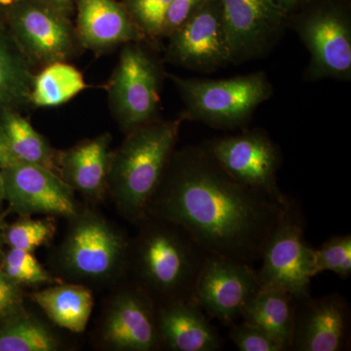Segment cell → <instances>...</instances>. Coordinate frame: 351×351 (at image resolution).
Returning <instances> with one entry per match:
<instances>
[{
	"label": "cell",
	"instance_id": "cell-25",
	"mask_svg": "<svg viewBox=\"0 0 351 351\" xmlns=\"http://www.w3.org/2000/svg\"><path fill=\"white\" fill-rule=\"evenodd\" d=\"M59 341L43 323L25 313L0 323V351H56Z\"/></svg>",
	"mask_w": 351,
	"mask_h": 351
},
{
	"label": "cell",
	"instance_id": "cell-38",
	"mask_svg": "<svg viewBox=\"0 0 351 351\" xmlns=\"http://www.w3.org/2000/svg\"><path fill=\"white\" fill-rule=\"evenodd\" d=\"M4 200V189H3V180H2V176L0 174V208L2 207Z\"/></svg>",
	"mask_w": 351,
	"mask_h": 351
},
{
	"label": "cell",
	"instance_id": "cell-33",
	"mask_svg": "<svg viewBox=\"0 0 351 351\" xmlns=\"http://www.w3.org/2000/svg\"><path fill=\"white\" fill-rule=\"evenodd\" d=\"M271 1L281 12L289 17L293 13L308 5V3L313 2V0H271Z\"/></svg>",
	"mask_w": 351,
	"mask_h": 351
},
{
	"label": "cell",
	"instance_id": "cell-36",
	"mask_svg": "<svg viewBox=\"0 0 351 351\" xmlns=\"http://www.w3.org/2000/svg\"><path fill=\"white\" fill-rule=\"evenodd\" d=\"M21 1L22 0H0V8L3 11H6Z\"/></svg>",
	"mask_w": 351,
	"mask_h": 351
},
{
	"label": "cell",
	"instance_id": "cell-23",
	"mask_svg": "<svg viewBox=\"0 0 351 351\" xmlns=\"http://www.w3.org/2000/svg\"><path fill=\"white\" fill-rule=\"evenodd\" d=\"M0 124L7 142L18 162L34 164L54 171L58 170V152L21 114L19 110H7L0 112Z\"/></svg>",
	"mask_w": 351,
	"mask_h": 351
},
{
	"label": "cell",
	"instance_id": "cell-17",
	"mask_svg": "<svg viewBox=\"0 0 351 351\" xmlns=\"http://www.w3.org/2000/svg\"><path fill=\"white\" fill-rule=\"evenodd\" d=\"M76 34L85 49L104 52L145 39L122 2L75 0Z\"/></svg>",
	"mask_w": 351,
	"mask_h": 351
},
{
	"label": "cell",
	"instance_id": "cell-21",
	"mask_svg": "<svg viewBox=\"0 0 351 351\" xmlns=\"http://www.w3.org/2000/svg\"><path fill=\"white\" fill-rule=\"evenodd\" d=\"M297 301L278 288L261 287L245 307L241 318L256 325L291 350Z\"/></svg>",
	"mask_w": 351,
	"mask_h": 351
},
{
	"label": "cell",
	"instance_id": "cell-14",
	"mask_svg": "<svg viewBox=\"0 0 351 351\" xmlns=\"http://www.w3.org/2000/svg\"><path fill=\"white\" fill-rule=\"evenodd\" d=\"M232 63L261 57L282 34L287 16L271 0H219Z\"/></svg>",
	"mask_w": 351,
	"mask_h": 351
},
{
	"label": "cell",
	"instance_id": "cell-29",
	"mask_svg": "<svg viewBox=\"0 0 351 351\" xmlns=\"http://www.w3.org/2000/svg\"><path fill=\"white\" fill-rule=\"evenodd\" d=\"M171 0H123L122 4L145 38H162Z\"/></svg>",
	"mask_w": 351,
	"mask_h": 351
},
{
	"label": "cell",
	"instance_id": "cell-5",
	"mask_svg": "<svg viewBox=\"0 0 351 351\" xmlns=\"http://www.w3.org/2000/svg\"><path fill=\"white\" fill-rule=\"evenodd\" d=\"M59 252L64 271L75 278L104 280L128 263L130 243L123 233L100 215L78 212Z\"/></svg>",
	"mask_w": 351,
	"mask_h": 351
},
{
	"label": "cell",
	"instance_id": "cell-10",
	"mask_svg": "<svg viewBox=\"0 0 351 351\" xmlns=\"http://www.w3.org/2000/svg\"><path fill=\"white\" fill-rule=\"evenodd\" d=\"M295 31L311 53L306 80L351 78V23L339 7L321 6L295 23Z\"/></svg>",
	"mask_w": 351,
	"mask_h": 351
},
{
	"label": "cell",
	"instance_id": "cell-7",
	"mask_svg": "<svg viewBox=\"0 0 351 351\" xmlns=\"http://www.w3.org/2000/svg\"><path fill=\"white\" fill-rule=\"evenodd\" d=\"M5 25L34 68L66 62L80 46L71 18L41 0H22L9 8Z\"/></svg>",
	"mask_w": 351,
	"mask_h": 351
},
{
	"label": "cell",
	"instance_id": "cell-26",
	"mask_svg": "<svg viewBox=\"0 0 351 351\" xmlns=\"http://www.w3.org/2000/svg\"><path fill=\"white\" fill-rule=\"evenodd\" d=\"M55 232L54 219H34L29 218V216H23L12 225L5 226L4 242L10 248L32 252L49 243Z\"/></svg>",
	"mask_w": 351,
	"mask_h": 351
},
{
	"label": "cell",
	"instance_id": "cell-18",
	"mask_svg": "<svg viewBox=\"0 0 351 351\" xmlns=\"http://www.w3.org/2000/svg\"><path fill=\"white\" fill-rule=\"evenodd\" d=\"M161 346L173 351H218L223 343L218 330L193 299L156 306Z\"/></svg>",
	"mask_w": 351,
	"mask_h": 351
},
{
	"label": "cell",
	"instance_id": "cell-24",
	"mask_svg": "<svg viewBox=\"0 0 351 351\" xmlns=\"http://www.w3.org/2000/svg\"><path fill=\"white\" fill-rule=\"evenodd\" d=\"M86 88L77 69L66 62H56L43 66L34 75L29 101L36 108L59 107Z\"/></svg>",
	"mask_w": 351,
	"mask_h": 351
},
{
	"label": "cell",
	"instance_id": "cell-32",
	"mask_svg": "<svg viewBox=\"0 0 351 351\" xmlns=\"http://www.w3.org/2000/svg\"><path fill=\"white\" fill-rule=\"evenodd\" d=\"M207 0H171L164 23L162 38H169L186 21L199 10Z\"/></svg>",
	"mask_w": 351,
	"mask_h": 351
},
{
	"label": "cell",
	"instance_id": "cell-9",
	"mask_svg": "<svg viewBox=\"0 0 351 351\" xmlns=\"http://www.w3.org/2000/svg\"><path fill=\"white\" fill-rule=\"evenodd\" d=\"M202 147L237 181L283 204L292 202L279 189L277 181L280 152L271 138L263 132L251 131L215 138L208 141Z\"/></svg>",
	"mask_w": 351,
	"mask_h": 351
},
{
	"label": "cell",
	"instance_id": "cell-8",
	"mask_svg": "<svg viewBox=\"0 0 351 351\" xmlns=\"http://www.w3.org/2000/svg\"><path fill=\"white\" fill-rule=\"evenodd\" d=\"M304 221L294 203L263 251L257 270L261 287L278 288L301 301L311 295L313 269V247L304 239Z\"/></svg>",
	"mask_w": 351,
	"mask_h": 351
},
{
	"label": "cell",
	"instance_id": "cell-19",
	"mask_svg": "<svg viewBox=\"0 0 351 351\" xmlns=\"http://www.w3.org/2000/svg\"><path fill=\"white\" fill-rule=\"evenodd\" d=\"M112 141V136L107 132L58 152L59 175L73 191L89 199L100 200L108 191Z\"/></svg>",
	"mask_w": 351,
	"mask_h": 351
},
{
	"label": "cell",
	"instance_id": "cell-30",
	"mask_svg": "<svg viewBox=\"0 0 351 351\" xmlns=\"http://www.w3.org/2000/svg\"><path fill=\"white\" fill-rule=\"evenodd\" d=\"M230 338L240 351H287L274 337L245 321L241 324L233 325Z\"/></svg>",
	"mask_w": 351,
	"mask_h": 351
},
{
	"label": "cell",
	"instance_id": "cell-3",
	"mask_svg": "<svg viewBox=\"0 0 351 351\" xmlns=\"http://www.w3.org/2000/svg\"><path fill=\"white\" fill-rule=\"evenodd\" d=\"M184 117L154 119L127 133L125 140L112 151L108 191L122 216L140 223L147 216L179 137Z\"/></svg>",
	"mask_w": 351,
	"mask_h": 351
},
{
	"label": "cell",
	"instance_id": "cell-28",
	"mask_svg": "<svg viewBox=\"0 0 351 351\" xmlns=\"http://www.w3.org/2000/svg\"><path fill=\"white\" fill-rule=\"evenodd\" d=\"M314 274L331 271L348 278L351 274V235L331 237L320 248L313 250Z\"/></svg>",
	"mask_w": 351,
	"mask_h": 351
},
{
	"label": "cell",
	"instance_id": "cell-27",
	"mask_svg": "<svg viewBox=\"0 0 351 351\" xmlns=\"http://www.w3.org/2000/svg\"><path fill=\"white\" fill-rule=\"evenodd\" d=\"M7 276L22 285H41L54 282V278L39 263L32 252L10 248L0 265Z\"/></svg>",
	"mask_w": 351,
	"mask_h": 351
},
{
	"label": "cell",
	"instance_id": "cell-13",
	"mask_svg": "<svg viewBox=\"0 0 351 351\" xmlns=\"http://www.w3.org/2000/svg\"><path fill=\"white\" fill-rule=\"evenodd\" d=\"M168 38L165 57L175 66L208 73L232 63L219 0H207Z\"/></svg>",
	"mask_w": 351,
	"mask_h": 351
},
{
	"label": "cell",
	"instance_id": "cell-20",
	"mask_svg": "<svg viewBox=\"0 0 351 351\" xmlns=\"http://www.w3.org/2000/svg\"><path fill=\"white\" fill-rule=\"evenodd\" d=\"M34 66L14 40L6 25H0V112L19 110L31 104Z\"/></svg>",
	"mask_w": 351,
	"mask_h": 351
},
{
	"label": "cell",
	"instance_id": "cell-12",
	"mask_svg": "<svg viewBox=\"0 0 351 351\" xmlns=\"http://www.w3.org/2000/svg\"><path fill=\"white\" fill-rule=\"evenodd\" d=\"M4 200L11 211L71 219L80 211L75 191L54 171L23 162L0 169Z\"/></svg>",
	"mask_w": 351,
	"mask_h": 351
},
{
	"label": "cell",
	"instance_id": "cell-2",
	"mask_svg": "<svg viewBox=\"0 0 351 351\" xmlns=\"http://www.w3.org/2000/svg\"><path fill=\"white\" fill-rule=\"evenodd\" d=\"M130 244L128 263L136 284L156 306L193 299V289L209 254L181 226L147 214Z\"/></svg>",
	"mask_w": 351,
	"mask_h": 351
},
{
	"label": "cell",
	"instance_id": "cell-35",
	"mask_svg": "<svg viewBox=\"0 0 351 351\" xmlns=\"http://www.w3.org/2000/svg\"><path fill=\"white\" fill-rule=\"evenodd\" d=\"M41 1L52 8L56 9L57 11L69 18H71L75 12V0H41Z\"/></svg>",
	"mask_w": 351,
	"mask_h": 351
},
{
	"label": "cell",
	"instance_id": "cell-37",
	"mask_svg": "<svg viewBox=\"0 0 351 351\" xmlns=\"http://www.w3.org/2000/svg\"><path fill=\"white\" fill-rule=\"evenodd\" d=\"M4 228H5V226H4L1 217H0V256L2 253V247L5 244V242H4Z\"/></svg>",
	"mask_w": 351,
	"mask_h": 351
},
{
	"label": "cell",
	"instance_id": "cell-1",
	"mask_svg": "<svg viewBox=\"0 0 351 351\" xmlns=\"http://www.w3.org/2000/svg\"><path fill=\"white\" fill-rule=\"evenodd\" d=\"M226 173L202 147L173 152L147 214L181 226L211 255L251 263L289 208Z\"/></svg>",
	"mask_w": 351,
	"mask_h": 351
},
{
	"label": "cell",
	"instance_id": "cell-22",
	"mask_svg": "<svg viewBox=\"0 0 351 351\" xmlns=\"http://www.w3.org/2000/svg\"><path fill=\"white\" fill-rule=\"evenodd\" d=\"M32 298L58 326L73 332L86 329L94 306L93 294L89 289L63 284L34 293Z\"/></svg>",
	"mask_w": 351,
	"mask_h": 351
},
{
	"label": "cell",
	"instance_id": "cell-4",
	"mask_svg": "<svg viewBox=\"0 0 351 351\" xmlns=\"http://www.w3.org/2000/svg\"><path fill=\"white\" fill-rule=\"evenodd\" d=\"M170 80L186 107L182 117L219 128L245 123L274 92L271 83L262 71L228 80H195L178 75H170Z\"/></svg>",
	"mask_w": 351,
	"mask_h": 351
},
{
	"label": "cell",
	"instance_id": "cell-16",
	"mask_svg": "<svg viewBox=\"0 0 351 351\" xmlns=\"http://www.w3.org/2000/svg\"><path fill=\"white\" fill-rule=\"evenodd\" d=\"M350 306L339 294L297 302L291 350L341 351L350 346Z\"/></svg>",
	"mask_w": 351,
	"mask_h": 351
},
{
	"label": "cell",
	"instance_id": "cell-15",
	"mask_svg": "<svg viewBox=\"0 0 351 351\" xmlns=\"http://www.w3.org/2000/svg\"><path fill=\"white\" fill-rule=\"evenodd\" d=\"M101 339L108 348L119 351L160 348L156 302L137 284L113 298L104 318Z\"/></svg>",
	"mask_w": 351,
	"mask_h": 351
},
{
	"label": "cell",
	"instance_id": "cell-31",
	"mask_svg": "<svg viewBox=\"0 0 351 351\" xmlns=\"http://www.w3.org/2000/svg\"><path fill=\"white\" fill-rule=\"evenodd\" d=\"M25 311L22 286L7 276L0 267V323Z\"/></svg>",
	"mask_w": 351,
	"mask_h": 351
},
{
	"label": "cell",
	"instance_id": "cell-34",
	"mask_svg": "<svg viewBox=\"0 0 351 351\" xmlns=\"http://www.w3.org/2000/svg\"><path fill=\"white\" fill-rule=\"evenodd\" d=\"M18 162L11 152L3 128L0 124V169Z\"/></svg>",
	"mask_w": 351,
	"mask_h": 351
},
{
	"label": "cell",
	"instance_id": "cell-11",
	"mask_svg": "<svg viewBox=\"0 0 351 351\" xmlns=\"http://www.w3.org/2000/svg\"><path fill=\"white\" fill-rule=\"evenodd\" d=\"M260 289L257 270L250 263L209 254L196 281L193 299L205 313L232 325L241 317Z\"/></svg>",
	"mask_w": 351,
	"mask_h": 351
},
{
	"label": "cell",
	"instance_id": "cell-6",
	"mask_svg": "<svg viewBox=\"0 0 351 351\" xmlns=\"http://www.w3.org/2000/svg\"><path fill=\"white\" fill-rule=\"evenodd\" d=\"M138 43L125 44L108 85L110 110L126 133L157 119L160 103V68Z\"/></svg>",
	"mask_w": 351,
	"mask_h": 351
},
{
	"label": "cell",
	"instance_id": "cell-39",
	"mask_svg": "<svg viewBox=\"0 0 351 351\" xmlns=\"http://www.w3.org/2000/svg\"><path fill=\"white\" fill-rule=\"evenodd\" d=\"M5 24V11L0 8V25Z\"/></svg>",
	"mask_w": 351,
	"mask_h": 351
}]
</instances>
